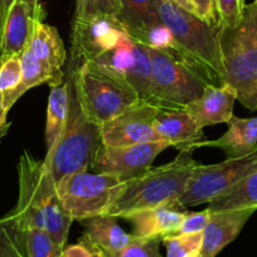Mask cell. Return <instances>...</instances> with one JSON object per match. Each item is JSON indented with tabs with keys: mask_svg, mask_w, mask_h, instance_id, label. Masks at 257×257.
I'll list each match as a JSON object with an SVG mask.
<instances>
[{
	"mask_svg": "<svg viewBox=\"0 0 257 257\" xmlns=\"http://www.w3.org/2000/svg\"><path fill=\"white\" fill-rule=\"evenodd\" d=\"M18 202L6 217L21 231L44 229L63 249L73 219L62 206L49 169L43 162L34 159L31 153L24 152L18 163Z\"/></svg>",
	"mask_w": 257,
	"mask_h": 257,
	"instance_id": "obj_1",
	"label": "cell"
},
{
	"mask_svg": "<svg viewBox=\"0 0 257 257\" xmlns=\"http://www.w3.org/2000/svg\"><path fill=\"white\" fill-rule=\"evenodd\" d=\"M157 11L162 23L169 29L175 41L172 52L182 58L206 85L217 87L224 85L226 73L219 46L221 26H209L169 0H157Z\"/></svg>",
	"mask_w": 257,
	"mask_h": 257,
	"instance_id": "obj_2",
	"label": "cell"
},
{
	"mask_svg": "<svg viewBox=\"0 0 257 257\" xmlns=\"http://www.w3.org/2000/svg\"><path fill=\"white\" fill-rule=\"evenodd\" d=\"M199 165L193 152L182 150L173 162L123 182L120 194L103 214L121 218L130 212L179 199Z\"/></svg>",
	"mask_w": 257,
	"mask_h": 257,
	"instance_id": "obj_3",
	"label": "cell"
},
{
	"mask_svg": "<svg viewBox=\"0 0 257 257\" xmlns=\"http://www.w3.org/2000/svg\"><path fill=\"white\" fill-rule=\"evenodd\" d=\"M219 46L226 83L236 90L237 100L247 110L257 111V8L253 3L246 4L238 26L221 27Z\"/></svg>",
	"mask_w": 257,
	"mask_h": 257,
	"instance_id": "obj_4",
	"label": "cell"
},
{
	"mask_svg": "<svg viewBox=\"0 0 257 257\" xmlns=\"http://www.w3.org/2000/svg\"><path fill=\"white\" fill-rule=\"evenodd\" d=\"M71 80L83 115L97 125L139 101L137 91L125 78L96 62H83L77 66Z\"/></svg>",
	"mask_w": 257,
	"mask_h": 257,
	"instance_id": "obj_5",
	"label": "cell"
},
{
	"mask_svg": "<svg viewBox=\"0 0 257 257\" xmlns=\"http://www.w3.org/2000/svg\"><path fill=\"white\" fill-rule=\"evenodd\" d=\"M101 147L100 125L83 115L76 98L72 80H70V113L67 123L53 149L46 154L44 165L49 169L57 184L66 175L91 169Z\"/></svg>",
	"mask_w": 257,
	"mask_h": 257,
	"instance_id": "obj_6",
	"label": "cell"
},
{
	"mask_svg": "<svg viewBox=\"0 0 257 257\" xmlns=\"http://www.w3.org/2000/svg\"><path fill=\"white\" fill-rule=\"evenodd\" d=\"M152 64L150 95L147 102L162 111L185 110L199 98L206 82L172 51L147 47Z\"/></svg>",
	"mask_w": 257,
	"mask_h": 257,
	"instance_id": "obj_7",
	"label": "cell"
},
{
	"mask_svg": "<svg viewBox=\"0 0 257 257\" xmlns=\"http://www.w3.org/2000/svg\"><path fill=\"white\" fill-rule=\"evenodd\" d=\"M123 180L112 174L78 172L57 183V192L64 211L73 221L101 216L117 198Z\"/></svg>",
	"mask_w": 257,
	"mask_h": 257,
	"instance_id": "obj_8",
	"label": "cell"
},
{
	"mask_svg": "<svg viewBox=\"0 0 257 257\" xmlns=\"http://www.w3.org/2000/svg\"><path fill=\"white\" fill-rule=\"evenodd\" d=\"M256 170L257 148L244 157L228 158L218 164H201L193 174L189 185L179 198V202L187 208L209 203Z\"/></svg>",
	"mask_w": 257,
	"mask_h": 257,
	"instance_id": "obj_9",
	"label": "cell"
},
{
	"mask_svg": "<svg viewBox=\"0 0 257 257\" xmlns=\"http://www.w3.org/2000/svg\"><path fill=\"white\" fill-rule=\"evenodd\" d=\"M160 112V108L147 101H137L117 116L100 125L102 145L118 148L160 142L154 130V120Z\"/></svg>",
	"mask_w": 257,
	"mask_h": 257,
	"instance_id": "obj_10",
	"label": "cell"
},
{
	"mask_svg": "<svg viewBox=\"0 0 257 257\" xmlns=\"http://www.w3.org/2000/svg\"><path fill=\"white\" fill-rule=\"evenodd\" d=\"M127 32L116 17H75L72 23V62H96L115 47Z\"/></svg>",
	"mask_w": 257,
	"mask_h": 257,
	"instance_id": "obj_11",
	"label": "cell"
},
{
	"mask_svg": "<svg viewBox=\"0 0 257 257\" xmlns=\"http://www.w3.org/2000/svg\"><path fill=\"white\" fill-rule=\"evenodd\" d=\"M125 78L137 91L139 100L148 101L152 83V64L147 47L123 34L112 49L96 61Z\"/></svg>",
	"mask_w": 257,
	"mask_h": 257,
	"instance_id": "obj_12",
	"label": "cell"
},
{
	"mask_svg": "<svg viewBox=\"0 0 257 257\" xmlns=\"http://www.w3.org/2000/svg\"><path fill=\"white\" fill-rule=\"evenodd\" d=\"M172 145L165 142L144 143L128 147H101L91 169L95 173L112 174L123 182L143 174L152 168L155 158Z\"/></svg>",
	"mask_w": 257,
	"mask_h": 257,
	"instance_id": "obj_13",
	"label": "cell"
},
{
	"mask_svg": "<svg viewBox=\"0 0 257 257\" xmlns=\"http://www.w3.org/2000/svg\"><path fill=\"white\" fill-rule=\"evenodd\" d=\"M187 212V207L183 206L179 199H172L152 208L126 213L121 218L132 223L133 236L163 238L177 233Z\"/></svg>",
	"mask_w": 257,
	"mask_h": 257,
	"instance_id": "obj_14",
	"label": "cell"
},
{
	"mask_svg": "<svg viewBox=\"0 0 257 257\" xmlns=\"http://www.w3.org/2000/svg\"><path fill=\"white\" fill-rule=\"evenodd\" d=\"M44 18L46 13L39 0H16L7 14L0 58L21 56L31 39L36 22Z\"/></svg>",
	"mask_w": 257,
	"mask_h": 257,
	"instance_id": "obj_15",
	"label": "cell"
},
{
	"mask_svg": "<svg viewBox=\"0 0 257 257\" xmlns=\"http://www.w3.org/2000/svg\"><path fill=\"white\" fill-rule=\"evenodd\" d=\"M256 208L231 209L212 213L203 231L201 247L202 257H216L227 244L237 238Z\"/></svg>",
	"mask_w": 257,
	"mask_h": 257,
	"instance_id": "obj_16",
	"label": "cell"
},
{
	"mask_svg": "<svg viewBox=\"0 0 257 257\" xmlns=\"http://www.w3.org/2000/svg\"><path fill=\"white\" fill-rule=\"evenodd\" d=\"M237 92L232 86H206L203 93L196 101L187 106L185 110L196 118L201 127L228 122L233 116V106Z\"/></svg>",
	"mask_w": 257,
	"mask_h": 257,
	"instance_id": "obj_17",
	"label": "cell"
},
{
	"mask_svg": "<svg viewBox=\"0 0 257 257\" xmlns=\"http://www.w3.org/2000/svg\"><path fill=\"white\" fill-rule=\"evenodd\" d=\"M154 130L160 142L169 143L179 152L206 140L203 127L187 110L162 111L154 120Z\"/></svg>",
	"mask_w": 257,
	"mask_h": 257,
	"instance_id": "obj_18",
	"label": "cell"
},
{
	"mask_svg": "<svg viewBox=\"0 0 257 257\" xmlns=\"http://www.w3.org/2000/svg\"><path fill=\"white\" fill-rule=\"evenodd\" d=\"M227 132L216 140H203L192 144L188 152L199 148H217L226 153L227 158H239L249 154L257 148V117L241 118L232 116L227 122Z\"/></svg>",
	"mask_w": 257,
	"mask_h": 257,
	"instance_id": "obj_19",
	"label": "cell"
},
{
	"mask_svg": "<svg viewBox=\"0 0 257 257\" xmlns=\"http://www.w3.org/2000/svg\"><path fill=\"white\" fill-rule=\"evenodd\" d=\"M116 18L134 41L144 43L148 33L162 23L157 11V0H118Z\"/></svg>",
	"mask_w": 257,
	"mask_h": 257,
	"instance_id": "obj_20",
	"label": "cell"
},
{
	"mask_svg": "<svg viewBox=\"0 0 257 257\" xmlns=\"http://www.w3.org/2000/svg\"><path fill=\"white\" fill-rule=\"evenodd\" d=\"M117 217L101 214L80 221L83 227L82 237L98 247L103 254L116 253L133 239V234L126 233L117 223Z\"/></svg>",
	"mask_w": 257,
	"mask_h": 257,
	"instance_id": "obj_21",
	"label": "cell"
},
{
	"mask_svg": "<svg viewBox=\"0 0 257 257\" xmlns=\"http://www.w3.org/2000/svg\"><path fill=\"white\" fill-rule=\"evenodd\" d=\"M34 56L57 76L64 77L63 67L67 54L58 31L43 21H37L28 44Z\"/></svg>",
	"mask_w": 257,
	"mask_h": 257,
	"instance_id": "obj_22",
	"label": "cell"
},
{
	"mask_svg": "<svg viewBox=\"0 0 257 257\" xmlns=\"http://www.w3.org/2000/svg\"><path fill=\"white\" fill-rule=\"evenodd\" d=\"M22 62V82L16 90L12 92L3 95L4 110L9 112L14 103L31 88L36 86L42 85V83H48L51 85H61L63 83V77L57 76L56 73L52 72L46 64L42 63L38 58L33 54V52L27 46L23 53L21 54Z\"/></svg>",
	"mask_w": 257,
	"mask_h": 257,
	"instance_id": "obj_23",
	"label": "cell"
},
{
	"mask_svg": "<svg viewBox=\"0 0 257 257\" xmlns=\"http://www.w3.org/2000/svg\"><path fill=\"white\" fill-rule=\"evenodd\" d=\"M46 118V147L51 152L61 138L70 113V81L51 85Z\"/></svg>",
	"mask_w": 257,
	"mask_h": 257,
	"instance_id": "obj_24",
	"label": "cell"
},
{
	"mask_svg": "<svg viewBox=\"0 0 257 257\" xmlns=\"http://www.w3.org/2000/svg\"><path fill=\"white\" fill-rule=\"evenodd\" d=\"M211 213L231 209H257V170L208 203Z\"/></svg>",
	"mask_w": 257,
	"mask_h": 257,
	"instance_id": "obj_25",
	"label": "cell"
},
{
	"mask_svg": "<svg viewBox=\"0 0 257 257\" xmlns=\"http://www.w3.org/2000/svg\"><path fill=\"white\" fill-rule=\"evenodd\" d=\"M22 246L24 257H59L63 251L54 243L48 232L41 228L22 231Z\"/></svg>",
	"mask_w": 257,
	"mask_h": 257,
	"instance_id": "obj_26",
	"label": "cell"
},
{
	"mask_svg": "<svg viewBox=\"0 0 257 257\" xmlns=\"http://www.w3.org/2000/svg\"><path fill=\"white\" fill-rule=\"evenodd\" d=\"M167 257H189L201 251L203 232L201 233H174L162 238Z\"/></svg>",
	"mask_w": 257,
	"mask_h": 257,
	"instance_id": "obj_27",
	"label": "cell"
},
{
	"mask_svg": "<svg viewBox=\"0 0 257 257\" xmlns=\"http://www.w3.org/2000/svg\"><path fill=\"white\" fill-rule=\"evenodd\" d=\"M0 257H24L22 232L7 218H0Z\"/></svg>",
	"mask_w": 257,
	"mask_h": 257,
	"instance_id": "obj_28",
	"label": "cell"
},
{
	"mask_svg": "<svg viewBox=\"0 0 257 257\" xmlns=\"http://www.w3.org/2000/svg\"><path fill=\"white\" fill-rule=\"evenodd\" d=\"M22 82L21 56L0 58V92L6 93L16 90Z\"/></svg>",
	"mask_w": 257,
	"mask_h": 257,
	"instance_id": "obj_29",
	"label": "cell"
},
{
	"mask_svg": "<svg viewBox=\"0 0 257 257\" xmlns=\"http://www.w3.org/2000/svg\"><path fill=\"white\" fill-rule=\"evenodd\" d=\"M162 238H140L133 236L130 243L121 251L111 254H103L105 257H162L159 251V243Z\"/></svg>",
	"mask_w": 257,
	"mask_h": 257,
	"instance_id": "obj_30",
	"label": "cell"
},
{
	"mask_svg": "<svg viewBox=\"0 0 257 257\" xmlns=\"http://www.w3.org/2000/svg\"><path fill=\"white\" fill-rule=\"evenodd\" d=\"M118 8V0H76L75 17H116Z\"/></svg>",
	"mask_w": 257,
	"mask_h": 257,
	"instance_id": "obj_31",
	"label": "cell"
},
{
	"mask_svg": "<svg viewBox=\"0 0 257 257\" xmlns=\"http://www.w3.org/2000/svg\"><path fill=\"white\" fill-rule=\"evenodd\" d=\"M218 22L222 28H234L242 21L244 0H216Z\"/></svg>",
	"mask_w": 257,
	"mask_h": 257,
	"instance_id": "obj_32",
	"label": "cell"
},
{
	"mask_svg": "<svg viewBox=\"0 0 257 257\" xmlns=\"http://www.w3.org/2000/svg\"><path fill=\"white\" fill-rule=\"evenodd\" d=\"M211 211L206 208L202 212H187L177 233H201L208 224Z\"/></svg>",
	"mask_w": 257,
	"mask_h": 257,
	"instance_id": "obj_33",
	"label": "cell"
},
{
	"mask_svg": "<svg viewBox=\"0 0 257 257\" xmlns=\"http://www.w3.org/2000/svg\"><path fill=\"white\" fill-rule=\"evenodd\" d=\"M59 257H105L103 252L98 247L91 243L85 237H81L80 241L75 244L66 246Z\"/></svg>",
	"mask_w": 257,
	"mask_h": 257,
	"instance_id": "obj_34",
	"label": "cell"
},
{
	"mask_svg": "<svg viewBox=\"0 0 257 257\" xmlns=\"http://www.w3.org/2000/svg\"><path fill=\"white\" fill-rule=\"evenodd\" d=\"M196 16L209 26H219L216 0H192Z\"/></svg>",
	"mask_w": 257,
	"mask_h": 257,
	"instance_id": "obj_35",
	"label": "cell"
},
{
	"mask_svg": "<svg viewBox=\"0 0 257 257\" xmlns=\"http://www.w3.org/2000/svg\"><path fill=\"white\" fill-rule=\"evenodd\" d=\"M7 117H8V112L4 110L3 93L0 92V144H2L3 138L8 134L9 127H11V122H8Z\"/></svg>",
	"mask_w": 257,
	"mask_h": 257,
	"instance_id": "obj_36",
	"label": "cell"
},
{
	"mask_svg": "<svg viewBox=\"0 0 257 257\" xmlns=\"http://www.w3.org/2000/svg\"><path fill=\"white\" fill-rule=\"evenodd\" d=\"M173 4L178 6L179 8L184 9V11L189 12V13L194 14L196 16V12H194V6H193L192 0H169Z\"/></svg>",
	"mask_w": 257,
	"mask_h": 257,
	"instance_id": "obj_37",
	"label": "cell"
},
{
	"mask_svg": "<svg viewBox=\"0 0 257 257\" xmlns=\"http://www.w3.org/2000/svg\"><path fill=\"white\" fill-rule=\"evenodd\" d=\"M7 13L4 12L3 3L0 0V52H2V39H3V31H4V24H6Z\"/></svg>",
	"mask_w": 257,
	"mask_h": 257,
	"instance_id": "obj_38",
	"label": "cell"
},
{
	"mask_svg": "<svg viewBox=\"0 0 257 257\" xmlns=\"http://www.w3.org/2000/svg\"><path fill=\"white\" fill-rule=\"evenodd\" d=\"M189 257H202V254H201V252H197V253L192 254V256H189Z\"/></svg>",
	"mask_w": 257,
	"mask_h": 257,
	"instance_id": "obj_39",
	"label": "cell"
},
{
	"mask_svg": "<svg viewBox=\"0 0 257 257\" xmlns=\"http://www.w3.org/2000/svg\"><path fill=\"white\" fill-rule=\"evenodd\" d=\"M253 4H254V6H256V8H257V0H254V2H253Z\"/></svg>",
	"mask_w": 257,
	"mask_h": 257,
	"instance_id": "obj_40",
	"label": "cell"
}]
</instances>
